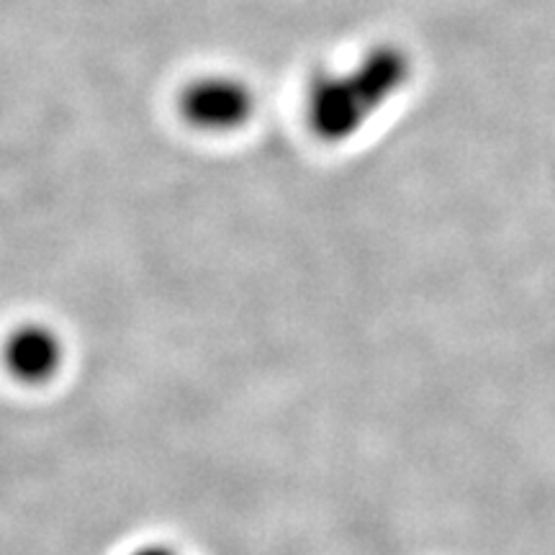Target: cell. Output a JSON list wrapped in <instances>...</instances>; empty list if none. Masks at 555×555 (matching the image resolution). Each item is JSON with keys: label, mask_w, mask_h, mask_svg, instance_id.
<instances>
[{"label": "cell", "mask_w": 555, "mask_h": 555, "mask_svg": "<svg viewBox=\"0 0 555 555\" xmlns=\"http://www.w3.org/2000/svg\"><path fill=\"white\" fill-rule=\"evenodd\" d=\"M414 62L397 44H378L350 67L311 80L307 124L322 142L339 144L360 134L412 80Z\"/></svg>", "instance_id": "6da1fadb"}, {"label": "cell", "mask_w": 555, "mask_h": 555, "mask_svg": "<svg viewBox=\"0 0 555 555\" xmlns=\"http://www.w3.org/2000/svg\"><path fill=\"white\" fill-rule=\"evenodd\" d=\"M178 111L189 127L206 134H232L258 114V95L234 75H204L180 90Z\"/></svg>", "instance_id": "7a4b0ae2"}, {"label": "cell", "mask_w": 555, "mask_h": 555, "mask_svg": "<svg viewBox=\"0 0 555 555\" xmlns=\"http://www.w3.org/2000/svg\"><path fill=\"white\" fill-rule=\"evenodd\" d=\"M65 347L57 332L44 324H24L5 339L3 360L13 376L24 384H44L60 371Z\"/></svg>", "instance_id": "3957f363"}, {"label": "cell", "mask_w": 555, "mask_h": 555, "mask_svg": "<svg viewBox=\"0 0 555 555\" xmlns=\"http://www.w3.org/2000/svg\"><path fill=\"white\" fill-rule=\"evenodd\" d=\"M131 555H180V553L172 551L168 545H147V547H139V551Z\"/></svg>", "instance_id": "277c9868"}]
</instances>
